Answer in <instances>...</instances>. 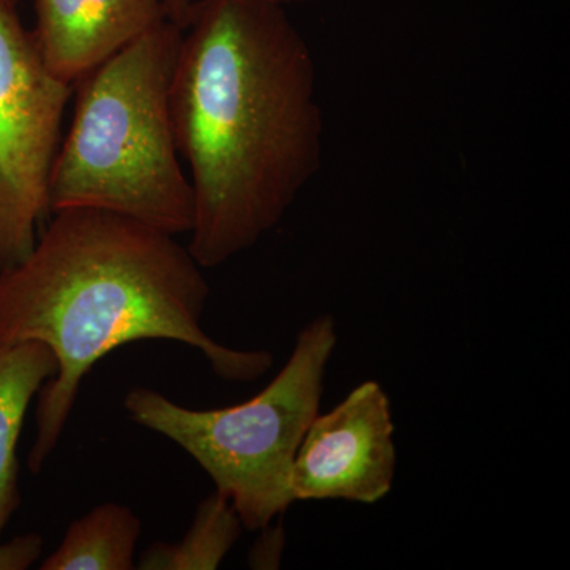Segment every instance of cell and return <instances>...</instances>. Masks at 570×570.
<instances>
[{"instance_id":"obj_1","label":"cell","mask_w":570,"mask_h":570,"mask_svg":"<svg viewBox=\"0 0 570 570\" xmlns=\"http://www.w3.org/2000/svg\"><path fill=\"white\" fill-rule=\"evenodd\" d=\"M170 111L194 194L187 249L214 268L269 234L321 170L316 61L283 3L198 0Z\"/></svg>"},{"instance_id":"obj_2","label":"cell","mask_w":570,"mask_h":570,"mask_svg":"<svg viewBox=\"0 0 570 570\" xmlns=\"http://www.w3.org/2000/svg\"><path fill=\"white\" fill-rule=\"evenodd\" d=\"M200 268L174 235L118 214L66 209L21 264L0 273V347L37 341L58 362L39 390L33 474L55 452L82 379L124 344H187L225 381L268 373V351H236L202 328L209 285Z\"/></svg>"},{"instance_id":"obj_3","label":"cell","mask_w":570,"mask_h":570,"mask_svg":"<svg viewBox=\"0 0 570 570\" xmlns=\"http://www.w3.org/2000/svg\"><path fill=\"white\" fill-rule=\"evenodd\" d=\"M181 29L164 21L78 86L50 179V212L97 209L190 234L194 194L176 145L171 78Z\"/></svg>"},{"instance_id":"obj_4","label":"cell","mask_w":570,"mask_h":570,"mask_svg":"<svg viewBox=\"0 0 570 570\" xmlns=\"http://www.w3.org/2000/svg\"><path fill=\"white\" fill-rule=\"evenodd\" d=\"M336 322L322 314L303 326L283 370L245 403L197 411L148 387L124 406L135 423L186 450L216 491L230 499L243 527L261 531L294 504L292 469L307 428L321 412Z\"/></svg>"},{"instance_id":"obj_5","label":"cell","mask_w":570,"mask_h":570,"mask_svg":"<svg viewBox=\"0 0 570 570\" xmlns=\"http://www.w3.org/2000/svg\"><path fill=\"white\" fill-rule=\"evenodd\" d=\"M71 85L41 61L17 3L0 0V273L36 246Z\"/></svg>"},{"instance_id":"obj_6","label":"cell","mask_w":570,"mask_h":570,"mask_svg":"<svg viewBox=\"0 0 570 570\" xmlns=\"http://www.w3.org/2000/svg\"><path fill=\"white\" fill-rule=\"evenodd\" d=\"M392 403L377 381H366L307 428L292 469L296 501L376 504L396 475Z\"/></svg>"},{"instance_id":"obj_7","label":"cell","mask_w":570,"mask_h":570,"mask_svg":"<svg viewBox=\"0 0 570 570\" xmlns=\"http://www.w3.org/2000/svg\"><path fill=\"white\" fill-rule=\"evenodd\" d=\"M167 20L164 0H36L31 33L45 67L73 85Z\"/></svg>"},{"instance_id":"obj_8","label":"cell","mask_w":570,"mask_h":570,"mask_svg":"<svg viewBox=\"0 0 570 570\" xmlns=\"http://www.w3.org/2000/svg\"><path fill=\"white\" fill-rule=\"evenodd\" d=\"M56 371L55 355L37 341L0 347V535L20 508L17 448L26 412Z\"/></svg>"},{"instance_id":"obj_9","label":"cell","mask_w":570,"mask_h":570,"mask_svg":"<svg viewBox=\"0 0 570 570\" xmlns=\"http://www.w3.org/2000/svg\"><path fill=\"white\" fill-rule=\"evenodd\" d=\"M141 521L134 510L105 502L75 520L41 570H132Z\"/></svg>"},{"instance_id":"obj_10","label":"cell","mask_w":570,"mask_h":570,"mask_svg":"<svg viewBox=\"0 0 570 570\" xmlns=\"http://www.w3.org/2000/svg\"><path fill=\"white\" fill-rule=\"evenodd\" d=\"M243 521L219 491L198 505L193 527L178 543L157 542L138 561L142 570H214L242 538Z\"/></svg>"},{"instance_id":"obj_11","label":"cell","mask_w":570,"mask_h":570,"mask_svg":"<svg viewBox=\"0 0 570 570\" xmlns=\"http://www.w3.org/2000/svg\"><path fill=\"white\" fill-rule=\"evenodd\" d=\"M43 553L40 534H24L0 542V570H26L32 568Z\"/></svg>"},{"instance_id":"obj_12","label":"cell","mask_w":570,"mask_h":570,"mask_svg":"<svg viewBox=\"0 0 570 570\" xmlns=\"http://www.w3.org/2000/svg\"><path fill=\"white\" fill-rule=\"evenodd\" d=\"M261 538L255 540L250 549L247 564L253 569H279L285 549V531L283 524L264 528Z\"/></svg>"},{"instance_id":"obj_13","label":"cell","mask_w":570,"mask_h":570,"mask_svg":"<svg viewBox=\"0 0 570 570\" xmlns=\"http://www.w3.org/2000/svg\"><path fill=\"white\" fill-rule=\"evenodd\" d=\"M197 2L198 0H164L168 21L174 22L183 31L186 28L187 21H189L190 11H193ZM277 2L285 6V3L311 2V0H277Z\"/></svg>"},{"instance_id":"obj_14","label":"cell","mask_w":570,"mask_h":570,"mask_svg":"<svg viewBox=\"0 0 570 570\" xmlns=\"http://www.w3.org/2000/svg\"><path fill=\"white\" fill-rule=\"evenodd\" d=\"M10 2H14V3H18V0H10Z\"/></svg>"}]
</instances>
